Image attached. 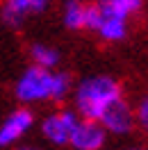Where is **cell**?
<instances>
[{
	"label": "cell",
	"instance_id": "9",
	"mask_svg": "<svg viewBox=\"0 0 148 150\" xmlns=\"http://www.w3.org/2000/svg\"><path fill=\"white\" fill-rule=\"evenodd\" d=\"M89 7H91V2H84V0H64V7H62V21H64V25L68 30L87 28Z\"/></svg>",
	"mask_w": 148,
	"mask_h": 150
},
{
	"label": "cell",
	"instance_id": "13",
	"mask_svg": "<svg viewBox=\"0 0 148 150\" xmlns=\"http://www.w3.org/2000/svg\"><path fill=\"white\" fill-rule=\"evenodd\" d=\"M128 150H139V148H128Z\"/></svg>",
	"mask_w": 148,
	"mask_h": 150
},
{
	"label": "cell",
	"instance_id": "5",
	"mask_svg": "<svg viewBox=\"0 0 148 150\" xmlns=\"http://www.w3.org/2000/svg\"><path fill=\"white\" fill-rule=\"evenodd\" d=\"M100 125L107 130V134H128L134 125H137V118H134V107L130 103H125L123 98H119L116 103H112L105 114L100 116Z\"/></svg>",
	"mask_w": 148,
	"mask_h": 150
},
{
	"label": "cell",
	"instance_id": "2",
	"mask_svg": "<svg viewBox=\"0 0 148 150\" xmlns=\"http://www.w3.org/2000/svg\"><path fill=\"white\" fill-rule=\"evenodd\" d=\"M121 96V84L110 75H89L73 89V107L80 118L100 121V116Z\"/></svg>",
	"mask_w": 148,
	"mask_h": 150
},
{
	"label": "cell",
	"instance_id": "3",
	"mask_svg": "<svg viewBox=\"0 0 148 150\" xmlns=\"http://www.w3.org/2000/svg\"><path fill=\"white\" fill-rule=\"evenodd\" d=\"M87 30L96 32L102 41H121L128 34V18H123L114 11L105 9L96 0L89 7V18H87Z\"/></svg>",
	"mask_w": 148,
	"mask_h": 150
},
{
	"label": "cell",
	"instance_id": "1",
	"mask_svg": "<svg viewBox=\"0 0 148 150\" xmlns=\"http://www.w3.org/2000/svg\"><path fill=\"white\" fill-rule=\"evenodd\" d=\"M73 89L75 86L66 73L30 66L18 75L14 84V96L28 107L39 103H64L68 96H73Z\"/></svg>",
	"mask_w": 148,
	"mask_h": 150
},
{
	"label": "cell",
	"instance_id": "4",
	"mask_svg": "<svg viewBox=\"0 0 148 150\" xmlns=\"http://www.w3.org/2000/svg\"><path fill=\"white\" fill-rule=\"evenodd\" d=\"M78 123H80V118H78L75 112H71V109H55V112H50L41 121V134L50 143L64 146V143H71V137H73Z\"/></svg>",
	"mask_w": 148,
	"mask_h": 150
},
{
	"label": "cell",
	"instance_id": "10",
	"mask_svg": "<svg viewBox=\"0 0 148 150\" xmlns=\"http://www.w3.org/2000/svg\"><path fill=\"white\" fill-rule=\"evenodd\" d=\"M30 59H32V66L55 71L57 64H59V52L53 46H46V43H32L30 46Z\"/></svg>",
	"mask_w": 148,
	"mask_h": 150
},
{
	"label": "cell",
	"instance_id": "11",
	"mask_svg": "<svg viewBox=\"0 0 148 150\" xmlns=\"http://www.w3.org/2000/svg\"><path fill=\"white\" fill-rule=\"evenodd\" d=\"M96 2L102 5L105 9L123 16V18H130L132 14H137L141 9V0H96Z\"/></svg>",
	"mask_w": 148,
	"mask_h": 150
},
{
	"label": "cell",
	"instance_id": "6",
	"mask_svg": "<svg viewBox=\"0 0 148 150\" xmlns=\"http://www.w3.org/2000/svg\"><path fill=\"white\" fill-rule=\"evenodd\" d=\"M32 125H34V114L25 105L14 109L11 114L5 116V121L0 125V146H11V143L21 141L32 130Z\"/></svg>",
	"mask_w": 148,
	"mask_h": 150
},
{
	"label": "cell",
	"instance_id": "12",
	"mask_svg": "<svg viewBox=\"0 0 148 150\" xmlns=\"http://www.w3.org/2000/svg\"><path fill=\"white\" fill-rule=\"evenodd\" d=\"M134 118H137L139 127L148 132V96H144V98L134 105Z\"/></svg>",
	"mask_w": 148,
	"mask_h": 150
},
{
	"label": "cell",
	"instance_id": "7",
	"mask_svg": "<svg viewBox=\"0 0 148 150\" xmlns=\"http://www.w3.org/2000/svg\"><path fill=\"white\" fill-rule=\"evenodd\" d=\"M105 139H107V130L100 125V121L80 118L68 146L73 150H100L105 146Z\"/></svg>",
	"mask_w": 148,
	"mask_h": 150
},
{
	"label": "cell",
	"instance_id": "8",
	"mask_svg": "<svg viewBox=\"0 0 148 150\" xmlns=\"http://www.w3.org/2000/svg\"><path fill=\"white\" fill-rule=\"evenodd\" d=\"M50 0H2V21L5 25L16 28L28 16L41 14Z\"/></svg>",
	"mask_w": 148,
	"mask_h": 150
}]
</instances>
